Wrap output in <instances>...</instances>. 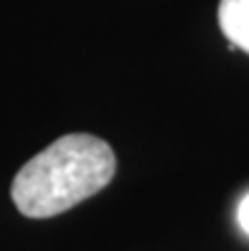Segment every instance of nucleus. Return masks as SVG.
I'll return each mask as SVG.
<instances>
[{"label": "nucleus", "instance_id": "obj_3", "mask_svg": "<svg viewBox=\"0 0 249 251\" xmlns=\"http://www.w3.org/2000/svg\"><path fill=\"white\" fill-rule=\"evenodd\" d=\"M237 221H239L242 231L249 236V193L239 201V208H237Z\"/></svg>", "mask_w": 249, "mask_h": 251}, {"label": "nucleus", "instance_id": "obj_1", "mask_svg": "<svg viewBox=\"0 0 249 251\" xmlns=\"http://www.w3.org/2000/svg\"><path fill=\"white\" fill-rule=\"evenodd\" d=\"M112 147L94 135H66L18 170L10 185L16 208L28 218H51L97 196L114 178Z\"/></svg>", "mask_w": 249, "mask_h": 251}, {"label": "nucleus", "instance_id": "obj_2", "mask_svg": "<svg viewBox=\"0 0 249 251\" xmlns=\"http://www.w3.org/2000/svg\"><path fill=\"white\" fill-rule=\"evenodd\" d=\"M219 25L229 38V49L249 53V0H221L219 3Z\"/></svg>", "mask_w": 249, "mask_h": 251}]
</instances>
